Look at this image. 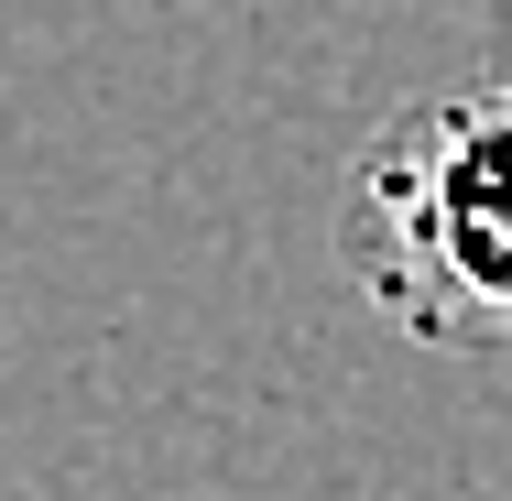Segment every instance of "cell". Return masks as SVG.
<instances>
[{
    "instance_id": "cell-1",
    "label": "cell",
    "mask_w": 512,
    "mask_h": 501,
    "mask_svg": "<svg viewBox=\"0 0 512 501\" xmlns=\"http://www.w3.org/2000/svg\"><path fill=\"white\" fill-rule=\"evenodd\" d=\"M349 262L425 349H512V66L382 120L349 186Z\"/></svg>"
}]
</instances>
